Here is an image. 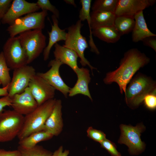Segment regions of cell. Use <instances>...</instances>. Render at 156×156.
Instances as JSON below:
<instances>
[{"label": "cell", "mask_w": 156, "mask_h": 156, "mask_svg": "<svg viewBox=\"0 0 156 156\" xmlns=\"http://www.w3.org/2000/svg\"><path fill=\"white\" fill-rule=\"evenodd\" d=\"M54 47L53 54L55 59L59 60L63 64L67 65L75 72L79 68L77 63L78 56L77 53L57 43L54 45Z\"/></svg>", "instance_id": "19"}, {"label": "cell", "mask_w": 156, "mask_h": 156, "mask_svg": "<svg viewBox=\"0 0 156 156\" xmlns=\"http://www.w3.org/2000/svg\"><path fill=\"white\" fill-rule=\"evenodd\" d=\"M135 24L134 16L122 15L116 16L114 26L121 36L132 32Z\"/></svg>", "instance_id": "25"}, {"label": "cell", "mask_w": 156, "mask_h": 156, "mask_svg": "<svg viewBox=\"0 0 156 156\" xmlns=\"http://www.w3.org/2000/svg\"><path fill=\"white\" fill-rule=\"evenodd\" d=\"M143 102L145 107L151 110L156 108V94H151L146 95L144 98Z\"/></svg>", "instance_id": "32"}, {"label": "cell", "mask_w": 156, "mask_h": 156, "mask_svg": "<svg viewBox=\"0 0 156 156\" xmlns=\"http://www.w3.org/2000/svg\"><path fill=\"white\" fill-rule=\"evenodd\" d=\"M17 150L20 152V156H52L53 153L42 146L38 145L29 148L19 146Z\"/></svg>", "instance_id": "26"}, {"label": "cell", "mask_w": 156, "mask_h": 156, "mask_svg": "<svg viewBox=\"0 0 156 156\" xmlns=\"http://www.w3.org/2000/svg\"><path fill=\"white\" fill-rule=\"evenodd\" d=\"M53 136L51 133L44 130L38 131L19 140V146L26 148H31L37 145L39 142L49 140Z\"/></svg>", "instance_id": "24"}, {"label": "cell", "mask_w": 156, "mask_h": 156, "mask_svg": "<svg viewBox=\"0 0 156 156\" xmlns=\"http://www.w3.org/2000/svg\"><path fill=\"white\" fill-rule=\"evenodd\" d=\"M9 85L5 87L0 88V96H5L8 95V88Z\"/></svg>", "instance_id": "38"}, {"label": "cell", "mask_w": 156, "mask_h": 156, "mask_svg": "<svg viewBox=\"0 0 156 156\" xmlns=\"http://www.w3.org/2000/svg\"><path fill=\"white\" fill-rule=\"evenodd\" d=\"M53 24L51 25V29L48 32L49 41L48 45L43 51V59L46 61L48 59L51 49L52 47L58 42L65 41L67 32L65 29H60L58 26V18L55 15L51 16Z\"/></svg>", "instance_id": "18"}, {"label": "cell", "mask_w": 156, "mask_h": 156, "mask_svg": "<svg viewBox=\"0 0 156 156\" xmlns=\"http://www.w3.org/2000/svg\"><path fill=\"white\" fill-rule=\"evenodd\" d=\"M40 8L42 10L49 11L53 15L59 18L60 12L55 7L52 5L49 0H38L36 3Z\"/></svg>", "instance_id": "29"}, {"label": "cell", "mask_w": 156, "mask_h": 156, "mask_svg": "<svg viewBox=\"0 0 156 156\" xmlns=\"http://www.w3.org/2000/svg\"><path fill=\"white\" fill-rule=\"evenodd\" d=\"M156 36H151L147 37L142 40L143 44L153 49L156 52Z\"/></svg>", "instance_id": "34"}, {"label": "cell", "mask_w": 156, "mask_h": 156, "mask_svg": "<svg viewBox=\"0 0 156 156\" xmlns=\"http://www.w3.org/2000/svg\"><path fill=\"white\" fill-rule=\"evenodd\" d=\"M135 24L132 31V41L135 42L142 41L149 36H156L148 28L144 18L143 11H141L134 16Z\"/></svg>", "instance_id": "20"}, {"label": "cell", "mask_w": 156, "mask_h": 156, "mask_svg": "<svg viewBox=\"0 0 156 156\" xmlns=\"http://www.w3.org/2000/svg\"><path fill=\"white\" fill-rule=\"evenodd\" d=\"M120 128L121 134L118 143L126 145L131 155H138L143 152L145 145L141 140L140 135L145 129L144 126L140 124L133 127L121 125Z\"/></svg>", "instance_id": "9"}, {"label": "cell", "mask_w": 156, "mask_h": 156, "mask_svg": "<svg viewBox=\"0 0 156 156\" xmlns=\"http://www.w3.org/2000/svg\"><path fill=\"white\" fill-rule=\"evenodd\" d=\"M27 57V64L32 62L46 47V36L42 30L35 29L23 32L17 36Z\"/></svg>", "instance_id": "5"}, {"label": "cell", "mask_w": 156, "mask_h": 156, "mask_svg": "<svg viewBox=\"0 0 156 156\" xmlns=\"http://www.w3.org/2000/svg\"><path fill=\"white\" fill-rule=\"evenodd\" d=\"M12 0H0V24L2 18L10 8Z\"/></svg>", "instance_id": "33"}, {"label": "cell", "mask_w": 156, "mask_h": 156, "mask_svg": "<svg viewBox=\"0 0 156 156\" xmlns=\"http://www.w3.org/2000/svg\"><path fill=\"white\" fill-rule=\"evenodd\" d=\"M75 73L77 76V80L74 86L70 88L68 96L72 97L78 94H81L87 96L92 101L88 88V85L91 80L89 70L83 67H79Z\"/></svg>", "instance_id": "17"}, {"label": "cell", "mask_w": 156, "mask_h": 156, "mask_svg": "<svg viewBox=\"0 0 156 156\" xmlns=\"http://www.w3.org/2000/svg\"><path fill=\"white\" fill-rule=\"evenodd\" d=\"M83 25L81 21L79 20L75 24L67 28L66 39L63 46L75 51L80 58V63L81 65L88 66L93 75V70L97 68L92 66L84 56V51L88 48V45L86 38L81 33Z\"/></svg>", "instance_id": "4"}, {"label": "cell", "mask_w": 156, "mask_h": 156, "mask_svg": "<svg viewBox=\"0 0 156 156\" xmlns=\"http://www.w3.org/2000/svg\"><path fill=\"white\" fill-rule=\"evenodd\" d=\"M28 87L38 106L54 98L55 89L36 74L31 79Z\"/></svg>", "instance_id": "12"}, {"label": "cell", "mask_w": 156, "mask_h": 156, "mask_svg": "<svg viewBox=\"0 0 156 156\" xmlns=\"http://www.w3.org/2000/svg\"><path fill=\"white\" fill-rule=\"evenodd\" d=\"M91 0H81L80 3L81 5L79 14V20L81 21L86 20L89 26L90 30V36L89 43L91 51L97 55L100 54V52L94 42L91 27V18L90 9L91 6Z\"/></svg>", "instance_id": "22"}, {"label": "cell", "mask_w": 156, "mask_h": 156, "mask_svg": "<svg viewBox=\"0 0 156 156\" xmlns=\"http://www.w3.org/2000/svg\"><path fill=\"white\" fill-rule=\"evenodd\" d=\"M40 9L36 3L25 0H14L1 21L3 24L10 25L23 15L36 12Z\"/></svg>", "instance_id": "13"}, {"label": "cell", "mask_w": 156, "mask_h": 156, "mask_svg": "<svg viewBox=\"0 0 156 156\" xmlns=\"http://www.w3.org/2000/svg\"><path fill=\"white\" fill-rule=\"evenodd\" d=\"M64 1L66 3L71 5L75 7H77V5L75 3L74 0H64Z\"/></svg>", "instance_id": "39"}, {"label": "cell", "mask_w": 156, "mask_h": 156, "mask_svg": "<svg viewBox=\"0 0 156 156\" xmlns=\"http://www.w3.org/2000/svg\"><path fill=\"white\" fill-rule=\"evenodd\" d=\"M56 100L54 98L48 100L25 116L22 127L17 136L19 140L32 133L44 130L45 122L53 110Z\"/></svg>", "instance_id": "3"}, {"label": "cell", "mask_w": 156, "mask_h": 156, "mask_svg": "<svg viewBox=\"0 0 156 156\" xmlns=\"http://www.w3.org/2000/svg\"><path fill=\"white\" fill-rule=\"evenodd\" d=\"M62 64L60 61L55 59L49 62L48 66L51 68L48 70L45 73H37L36 74L67 98L70 88L65 83L60 75L59 69Z\"/></svg>", "instance_id": "11"}, {"label": "cell", "mask_w": 156, "mask_h": 156, "mask_svg": "<svg viewBox=\"0 0 156 156\" xmlns=\"http://www.w3.org/2000/svg\"><path fill=\"white\" fill-rule=\"evenodd\" d=\"M69 153L68 150H65L63 151V147L61 146L53 153L52 156H68Z\"/></svg>", "instance_id": "37"}, {"label": "cell", "mask_w": 156, "mask_h": 156, "mask_svg": "<svg viewBox=\"0 0 156 156\" xmlns=\"http://www.w3.org/2000/svg\"><path fill=\"white\" fill-rule=\"evenodd\" d=\"M10 68L5 60L3 52L0 53V82L2 87L9 85L11 80L9 73Z\"/></svg>", "instance_id": "28"}, {"label": "cell", "mask_w": 156, "mask_h": 156, "mask_svg": "<svg viewBox=\"0 0 156 156\" xmlns=\"http://www.w3.org/2000/svg\"><path fill=\"white\" fill-rule=\"evenodd\" d=\"M36 73L32 66L27 65L14 69L8 86V95L11 99L14 95L23 92Z\"/></svg>", "instance_id": "10"}, {"label": "cell", "mask_w": 156, "mask_h": 156, "mask_svg": "<svg viewBox=\"0 0 156 156\" xmlns=\"http://www.w3.org/2000/svg\"><path fill=\"white\" fill-rule=\"evenodd\" d=\"M155 0H118L115 14L116 16L135 14L155 3Z\"/></svg>", "instance_id": "15"}, {"label": "cell", "mask_w": 156, "mask_h": 156, "mask_svg": "<svg viewBox=\"0 0 156 156\" xmlns=\"http://www.w3.org/2000/svg\"><path fill=\"white\" fill-rule=\"evenodd\" d=\"M24 116L13 109L0 113V142L11 141L18 136L22 127Z\"/></svg>", "instance_id": "6"}, {"label": "cell", "mask_w": 156, "mask_h": 156, "mask_svg": "<svg viewBox=\"0 0 156 156\" xmlns=\"http://www.w3.org/2000/svg\"><path fill=\"white\" fill-rule=\"evenodd\" d=\"M47 15V11L45 10L28 14L16 20L9 25L7 30L10 37H14L29 30H42L44 27L45 18Z\"/></svg>", "instance_id": "7"}, {"label": "cell", "mask_w": 156, "mask_h": 156, "mask_svg": "<svg viewBox=\"0 0 156 156\" xmlns=\"http://www.w3.org/2000/svg\"><path fill=\"white\" fill-rule=\"evenodd\" d=\"M3 55L8 67L14 70L27 64V57L17 36L10 37L3 47Z\"/></svg>", "instance_id": "8"}, {"label": "cell", "mask_w": 156, "mask_h": 156, "mask_svg": "<svg viewBox=\"0 0 156 156\" xmlns=\"http://www.w3.org/2000/svg\"><path fill=\"white\" fill-rule=\"evenodd\" d=\"M62 101L56 100L53 109L45 124L44 130L53 136H57L62 132L64 126L62 117Z\"/></svg>", "instance_id": "16"}, {"label": "cell", "mask_w": 156, "mask_h": 156, "mask_svg": "<svg viewBox=\"0 0 156 156\" xmlns=\"http://www.w3.org/2000/svg\"><path fill=\"white\" fill-rule=\"evenodd\" d=\"M1 84V82H0V85Z\"/></svg>", "instance_id": "40"}, {"label": "cell", "mask_w": 156, "mask_h": 156, "mask_svg": "<svg viewBox=\"0 0 156 156\" xmlns=\"http://www.w3.org/2000/svg\"><path fill=\"white\" fill-rule=\"evenodd\" d=\"M118 0H96L91 7L92 11H102L115 13Z\"/></svg>", "instance_id": "27"}, {"label": "cell", "mask_w": 156, "mask_h": 156, "mask_svg": "<svg viewBox=\"0 0 156 156\" xmlns=\"http://www.w3.org/2000/svg\"><path fill=\"white\" fill-rule=\"evenodd\" d=\"M92 31V35L107 43H116L121 36L114 26L101 27Z\"/></svg>", "instance_id": "23"}, {"label": "cell", "mask_w": 156, "mask_h": 156, "mask_svg": "<svg viewBox=\"0 0 156 156\" xmlns=\"http://www.w3.org/2000/svg\"><path fill=\"white\" fill-rule=\"evenodd\" d=\"M101 146L106 149L112 156H121L116 149L115 144L105 138L100 143Z\"/></svg>", "instance_id": "31"}, {"label": "cell", "mask_w": 156, "mask_h": 156, "mask_svg": "<svg viewBox=\"0 0 156 156\" xmlns=\"http://www.w3.org/2000/svg\"><path fill=\"white\" fill-rule=\"evenodd\" d=\"M92 30L99 27L114 26L116 16L114 13L92 11L90 13Z\"/></svg>", "instance_id": "21"}, {"label": "cell", "mask_w": 156, "mask_h": 156, "mask_svg": "<svg viewBox=\"0 0 156 156\" xmlns=\"http://www.w3.org/2000/svg\"><path fill=\"white\" fill-rule=\"evenodd\" d=\"M12 103V99L8 95L0 98V113L4 111L3 108L7 106H11Z\"/></svg>", "instance_id": "35"}, {"label": "cell", "mask_w": 156, "mask_h": 156, "mask_svg": "<svg viewBox=\"0 0 156 156\" xmlns=\"http://www.w3.org/2000/svg\"><path fill=\"white\" fill-rule=\"evenodd\" d=\"M128 84L125 99L127 104L132 108L140 105L146 95L156 94V81L142 73H138L133 77Z\"/></svg>", "instance_id": "2"}, {"label": "cell", "mask_w": 156, "mask_h": 156, "mask_svg": "<svg viewBox=\"0 0 156 156\" xmlns=\"http://www.w3.org/2000/svg\"><path fill=\"white\" fill-rule=\"evenodd\" d=\"M11 99L13 110L23 115L30 114L38 106L28 87L22 93L14 95Z\"/></svg>", "instance_id": "14"}, {"label": "cell", "mask_w": 156, "mask_h": 156, "mask_svg": "<svg viewBox=\"0 0 156 156\" xmlns=\"http://www.w3.org/2000/svg\"><path fill=\"white\" fill-rule=\"evenodd\" d=\"M150 61L149 57L138 49H130L124 54L119 67L106 74L103 79L104 83L107 85L116 83L121 94H125L126 87L135 73L148 64Z\"/></svg>", "instance_id": "1"}, {"label": "cell", "mask_w": 156, "mask_h": 156, "mask_svg": "<svg viewBox=\"0 0 156 156\" xmlns=\"http://www.w3.org/2000/svg\"><path fill=\"white\" fill-rule=\"evenodd\" d=\"M87 136L93 140L100 143L106 138L105 134L102 131L89 127L86 131Z\"/></svg>", "instance_id": "30"}, {"label": "cell", "mask_w": 156, "mask_h": 156, "mask_svg": "<svg viewBox=\"0 0 156 156\" xmlns=\"http://www.w3.org/2000/svg\"><path fill=\"white\" fill-rule=\"evenodd\" d=\"M0 156H20V154L18 150L7 151L0 149Z\"/></svg>", "instance_id": "36"}]
</instances>
